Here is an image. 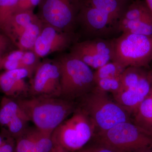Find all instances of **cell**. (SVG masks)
<instances>
[{
  "label": "cell",
  "instance_id": "obj_1",
  "mask_svg": "<svg viewBox=\"0 0 152 152\" xmlns=\"http://www.w3.org/2000/svg\"><path fill=\"white\" fill-rule=\"evenodd\" d=\"M16 101L35 127L51 135L77 106L76 101L61 97L29 96Z\"/></svg>",
  "mask_w": 152,
  "mask_h": 152
},
{
  "label": "cell",
  "instance_id": "obj_2",
  "mask_svg": "<svg viewBox=\"0 0 152 152\" xmlns=\"http://www.w3.org/2000/svg\"><path fill=\"white\" fill-rule=\"evenodd\" d=\"M76 102L92 121L95 134L107 130L120 123L133 122L132 115L108 93L95 88Z\"/></svg>",
  "mask_w": 152,
  "mask_h": 152
},
{
  "label": "cell",
  "instance_id": "obj_3",
  "mask_svg": "<svg viewBox=\"0 0 152 152\" xmlns=\"http://www.w3.org/2000/svg\"><path fill=\"white\" fill-rule=\"evenodd\" d=\"M61 70V97L76 101L95 87L91 68L70 53L56 59Z\"/></svg>",
  "mask_w": 152,
  "mask_h": 152
},
{
  "label": "cell",
  "instance_id": "obj_4",
  "mask_svg": "<svg viewBox=\"0 0 152 152\" xmlns=\"http://www.w3.org/2000/svg\"><path fill=\"white\" fill-rule=\"evenodd\" d=\"M152 87V70L149 68L129 66L121 76V88L112 95L116 102L133 116Z\"/></svg>",
  "mask_w": 152,
  "mask_h": 152
},
{
  "label": "cell",
  "instance_id": "obj_5",
  "mask_svg": "<svg viewBox=\"0 0 152 152\" xmlns=\"http://www.w3.org/2000/svg\"><path fill=\"white\" fill-rule=\"evenodd\" d=\"M96 133L94 123L81 108H77L69 118L57 127L52 134L54 144L70 152L81 150L91 140Z\"/></svg>",
  "mask_w": 152,
  "mask_h": 152
},
{
  "label": "cell",
  "instance_id": "obj_6",
  "mask_svg": "<svg viewBox=\"0 0 152 152\" xmlns=\"http://www.w3.org/2000/svg\"><path fill=\"white\" fill-rule=\"evenodd\" d=\"M95 143L115 152H129L152 146V137L133 122L120 123L107 130L95 134Z\"/></svg>",
  "mask_w": 152,
  "mask_h": 152
},
{
  "label": "cell",
  "instance_id": "obj_7",
  "mask_svg": "<svg viewBox=\"0 0 152 152\" xmlns=\"http://www.w3.org/2000/svg\"><path fill=\"white\" fill-rule=\"evenodd\" d=\"M113 61L125 68L129 66L149 68L152 61V36L122 33L114 39Z\"/></svg>",
  "mask_w": 152,
  "mask_h": 152
},
{
  "label": "cell",
  "instance_id": "obj_8",
  "mask_svg": "<svg viewBox=\"0 0 152 152\" xmlns=\"http://www.w3.org/2000/svg\"><path fill=\"white\" fill-rule=\"evenodd\" d=\"M82 0H41L37 15L44 23L73 34Z\"/></svg>",
  "mask_w": 152,
  "mask_h": 152
},
{
  "label": "cell",
  "instance_id": "obj_9",
  "mask_svg": "<svg viewBox=\"0 0 152 152\" xmlns=\"http://www.w3.org/2000/svg\"><path fill=\"white\" fill-rule=\"evenodd\" d=\"M29 85V96L61 97V70L56 59L40 62Z\"/></svg>",
  "mask_w": 152,
  "mask_h": 152
},
{
  "label": "cell",
  "instance_id": "obj_10",
  "mask_svg": "<svg viewBox=\"0 0 152 152\" xmlns=\"http://www.w3.org/2000/svg\"><path fill=\"white\" fill-rule=\"evenodd\" d=\"M69 53L96 70L113 59L114 39L97 38L78 42L71 47Z\"/></svg>",
  "mask_w": 152,
  "mask_h": 152
},
{
  "label": "cell",
  "instance_id": "obj_11",
  "mask_svg": "<svg viewBox=\"0 0 152 152\" xmlns=\"http://www.w3.org/2000/svg\"><path fill=\"white\" fill-rule=\"evenodd\" d=\"M118 21L108 14L82 3L77 18L87 32L98 36L107 35L118 31Z\"/></svg>",
  "mask_w": 152,
  "mask_h": 152
},
{
  "label": "cell",
  "instance_id": "obj_12",
  "mask_svg": "<svg viewBox=\"0 0 152 152\" xmlns=\"http://www.w3.org/2000/svg\"><path fill=\"white\" fill-rule=\"evenodd\" d=\"M72 34L63 31L44 23L35 44L34 51L40 58L55 53L65 50L70 46Z\"/></svg>",
  "mask_w": 152,
  "mask_h": 152
},
{
  "label": "cell",
  "instance_id": "obj_13",
  "mask_svg": "<svg viewBox=\"0 0 152 152\" xmlns=\"http://www.w3.org/2000/svg\"><path fill=\"white\" fill-rule=\"evenodd\" d=\"M33 74L26 69L6 71L0 75V89L6 96L14 99L29 97V85L26 81Z\"/></svg>",
  "mask_w": 152,
  "mask_h": 152
},
{
  "label": "cell",
  "instance_id": "obj_14",
  "mask_svg": "<svg viewBox=\"0 0 152 152\" xmlns=\"http://www.w3.org/2000/svg\"><path fill=\"white\" fill-rule=\"evenodd\" d=\"M38 18L33 11L17 12L9 19L2 31L15 45L28 26Z\"/></svg>",
  "mask_w": 152,
  "mask_h": 152
},
{
  "label": "cell",
  "instance_id": "obj_15",
  "mask_svg": "<svg viewBox=\"0 0 152 152\" xmlns=\"http://www.w3.org/2000/svg\"><path fill=\"white\" fill-rule=\"evenodd\" d=\"M82 2L108 14L118 21L127 6V2L121 0H82Z\"/></svg>",
  "mask_w": 152,
  "mask_h": 152
},
{
  "label": "cell",
  "instance_id": "obj_16",
  "mask_svg": "<svg viewBox=\"0 0 152 152\" xmlns=\"http://www.w3.org/2000/svg\"><path fill=\"white\" fill-rule=\"evenodd\" d=\"M133 122L152 137V87L133 116Z\"/></svg>",
  "mask_w": 152,
  "mask_h": 152
},
{
  "label": "cell",
  "instance_id": "obj_17",
  "mask_svg": "<svg viewBox=\"0 0 152 152\" xmlns=\"http://www.w3.org/2000/svg\"><path fill=\"white\" fill-rule=\"evenodd\" d=\"M43 23L38 17L32 22L16 44L18 50L23 51H33L38 37L40 34Z\"/></svg>",
  "mask_w": 152,
  "mask_h": 152
},
{
  "label": "cell",
  "instance_id": "obj_18",
  "mask_svg": "<svg viewBox=\"0 0 152 152\" xmlns=\"http://www.w3.org/2000/svg\"><path fill=\"white\" fill-rule=\"evenodd\" d=\"M118 32L146 36H152V17L138 20L129 21L121 19Z\"/></svg>",
  "mask_w": 152,
  "mask_h": 152
},
{
  "label": "cell",
  "instance_id": "obj_19",
  "mask_svg": "<svg viewBox=\"0 0 152 152\" xmlns=\"http://www.w3.org/2000/svg\"><path fill=\"white\" fill-rule=\"evenodd\" d=\"M24 112L15 100L4 96L0 102V126L5 128L7 125L19 114Z\"/></svg>",
  "mask_w": 152,
  "mask_h": 152
},
{
  "label": "cell",
  "instance_id": "obj_20",
  "mask_svg": "<svg viewBox=\"0 0 152 152\" xmlns=\"http://www.w3.org/2000/svg\"><path fill=\"white\" fill-rule=\"evenodd\" d=\"M152 17L151 12L144 0H135L127 6L121 19L138 20Z\"/></svg>",
  "mask_w": 152,
  "mask_h": 152
},
{
  "label": "cell",
  "instance_id": "obj_21",
  "mask_svg": "<svg viewBox=\"0 0 152 152\" xmlns=\"http://www.w3.org/2000/svg\"><path fill=\"white\" fill-rule=\"evenodd\" d=\"M126 68L119 63L111 61L94 72L95 83L101 79L117 77L122 75Z\"/></svg>",
  "mask_w": 152,
  "mask_h": 152
},
{
  "label": "cell",
  "instance_id": "obj_22",
  "mask_svg": "<svg viewBox=\"0 0 152 152\" xmlns=\"http://www.w3.org/2000/svg\"><path fill=\"white\" fill-rule=\"evenodd\" d=\"M29 122V118L24 112L11 120L5 128L11 137L16 140L26 132Z\"/></svg>",
  "mask_w": 152,
  "mask_h": 152
},
{
  "label": "cell",
  "instance_id": "obj_23",
  "mask_svg": "<svg viewBox=\"0 0 152 152\" xmlns=\"http://www.w3.org/2000/svg\"><path fill=\"white\" fill-rule=\"evenodd\" d=\"M27 132L42 152H52L54 144L51 135L44 133L35 126L29 127Z\"/></svg>",
  "mask_w": 152,
  "mask_h": 152
},
{
  "label": "cell",
  "instance_id": "obj_24",
  "mask_svg": "<svg viewBox=\"0 0 152 152\" xmlns=\"http://www.w3.org/2000/svg\"><path fill=\"white\" fill-rule=\"evenodd\" d=\"M18 0H0V31L15 12Z\"/></svg>",
  "mask_w": 152,
  "mask_h": 152
},
{
  "label": "cell",
  "instance_id": "obj_25",
  "mask_svg": "<svg viewBox=\"0 0 152 152\" xmlns=\"http://www.w3.org/2000/svg\"><path fill=\"white\" fill-rule=\"evenodd\" d=\"M121 76L117 77L99 80L95 82L94 88L102 91L113 95L117 92L121 88Z\"/></svg>",
  "mask_w": 152,
  "mask_h": 152
},
{
  "label": "cell",
  "instance_id": "obj_26",
  "mask_svg": "<svg viewBox=\"0 0 152 152\" xmlns=\"http://www.w3.org/2000/svg\"><path fill=\"white\" fill-rule=\"evenodd\" d=\"M15 141V152H42L28 134L27 130Z\"/></svg>",
  "mask_w": 152,
  "mask_h": 152
},
{
  "label": "cell",
  "instance_id": "obj_27",
  "mask_svg": "<svg viewBox=\"0 0 152 152\" xmlns=\"http://www.w3.org/2000/svg\"><path fill=\"white\" fill-rule=\"evenodd\" d=\"M41 0H18L15 12L33 11L40 3Z\"/></svg>",
  "mask_w": 152,
  "mask_h": 152
},
{
  "label": "cell",
  "instance_id": "obj_28",
  "mask_svg": "<svg viewBox=\"0 0 152 152\" xmlns=\"http://www.w3.org/2000/svg\"><path fill=\"white\" fill-rule=\"evenodd\" d=\"M15 140L10 137L0 147V152H15Z\"/></svg>",
  "mask_w": 152,
  "mask_h": 152
},
{
  "label": "cell",
  "instance_id": "obj_29",
  "mask_svg": "<svg viewBox=\"0 0 152 152\" xmlns=\"http://www.w3.org/2000/svg\"><path fill=\"white\" fill-rule=\"evenodd\" d=\"M11 41L4 34L0 33V53L2 55L10 47Z\"/></svg>",
  "mask_w": 152,
  "mask_h": 152
},
{
  "label": "cell",
  "instance_id": "obj_30",
  "mask_svg": "<svg viewBox=\"0 0 152 152\" xmlns=\"http://www.w3.org/2000/svg\"><path fill=\"white\" fill-rule=\"evenodd\" d=\"M86 147L90 152H115L109 148L95 143L90 146Z\"/></svg>",
  "mask_w": 152,
  "mask_h": 152
},
{
  "label": "cell",
  "instance_id": "obj_31",
  "mask_svg": "<svg viewBox=\"0 0 152 152\" xmlns=\"http://www.w3.org/2000/svg\"><path fill=\"white\" fill-rule=\"evenodd\" d=\"M11 137L5 128L1 127L0 132V147L4 143L7 139Z\"/></svg>",
  "mask_w": 152,
  "mask_h": 152
},
{
  "label": "cell",
  "instance_id": "obj_32",
  "mask_svg": "<svg viewBox=\"0 0 152 152\" xmlns=\"http://www.w3.org/2000/svg\"><path fill=\"white\" fill-rule=\"evenodd\" d=\"M52 152H70L59 145L54 144Z\"/></svg>",
  "mask_w": 152,
  "mask_h": 152
},
{
  "label": "cell",
  "instance_id": "obj_33",
  "mask_svg": "<svg viewBox=\"0 0 152 152\" xmlns=\"http://www.w3.org/2000/svg\"><path fill=\"white\" fill-rule=\"evenodd\" d=\"M129 152H152V146L144 147Z\"/></svg>",
  "mask_w": 152,
  "mask_h": 152
},
{
  "label": "cell",
  "instance_id": "obj_34",
  "mask_svg": "<svg viewBox=\"0 0 152 152\" xmlns=\"http://www.w3.org/2000/svg\"><path fill=\"white\" fill-rule=\"evenodd\" d=\"M144 1L152 13V0H144Z\"/></svg>",
  "mask_w": 152,
  "mask_h": 152
},
{
  "label": "cell",
  "instance_id": "obj_35",
  "mask_svg": "<svg viewBox=\"0 0 152 152\" xmlns=\"http://www.w3.org/2000/svg\"><path fill=\"white\" fill-rule=\"evenodd\" d=\"M76 152H90L85 147L84 148H83L81 150H80V151H78Z\"/></svg>",
  "mask_w": 152,
  "mask_h": 152
},
{
  "label": "cell",
  "instance_id": "obj_36",
  "mask_svg": "<svg viewBox=\"0 0 152 152\" xmlns=\"http://www.w3.org/2000/svg\"><path fill=\"white\" fill-rule=\"evenodd\" d=\"M2 55L1 54V53H0V64H1V61L2 58Z\"/></svg>",
  "mask_w": 152,
  "mask_h": 152
},
{
  "label": "cell",
  "instance_id": "obj_37",
  "mask_svg": "<svg viewBox=\"0 0 152 152\" xmlns=\"http://www.w3.org/2000/svg\"><path fill=\"white\" fill-rule=\"evenodd\" d=\"M121 1H124L126 2H127L128 0H121Z\"/></svg>",
  "mask_w": 152,
  "mask_h": 152
}]
</instances>
